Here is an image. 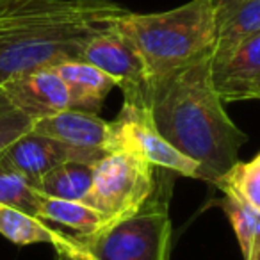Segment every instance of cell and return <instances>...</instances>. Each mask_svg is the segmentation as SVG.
<instances>
[{
  "mask_svg": "<svg viewBox=\"0 0 260 260\" xmlns=\"http://www.w3.org/2000/svg\"><path fill=\"white\" fill-rule=\"evenodd\" d=\"M32 119L15 109L0 89V153L4 152L13 141L30 132Z\"/></svg>",
  "mask_w": 260,
  "mask_h": 260,
  "instance_id": "d6986e66",
  "label": "cell"
},
{
  "mask_svg": "<svg viewBox=\"0 0 260 260\" xmlns=\"http://www.w3.org/2000/svg\"><path fill=\"white\" fill-rule=\"evenodd\" d=\"M249 255H251L255 260H260V242L253 246V249H251V253H249Z\"/></svg>",
  "mask_w": 260,
  "mask_h": 260,
  "instance_id": "7402d4cb",
  "label": "cell"
},
{
  "mask_svg": "<svg viewBox=\"0 0 260 260\" xmlns=\"http://www.w3.org/2000/svg\"><path fill=\"white\" fill-rule=\"evenodd\" d=\"M55 258L57 260H91L89 255H75V253H55Z\"/></svg>",
  "mask_w": 260,
  "mask_h": 260,
  "instance_id": "44dd1931",
  "label": "cell"
},
{
  "mask_svg": "<svg viewBox=\"0 0 260 260\" xmlns=\"http://www.w3.org/2000/svg\"><path fill=\"white\" fill-rule=\"evenodd\" d=\"M223 194L224 198L221 200V207L234 226L235 237L242 251V258L246 260L253 246L260 242V210H256L255 207L237 198L232 192H223Z\"/></svg>",
  "mask_w": 260,
  "mask_h": 260,
  "instance_id": "e0dca14e",
  "label": "cell"
},
{
  "mask_svg": "<svg viewBox=\"0 0 260 260\" xmlns=\"http://www.w3.org/2000/svg\"><path fill=\"white\" fill-rule=\"evenodd\" d=\"M260 75V32L246 38L224 61L212 64V80L224 102L246 100L248 87Z\"/></svg>",
  "mask_w": 260,
  "mask_h": 260,
  "instance_id": "4fadbf2b",
  "label": "cell"
},
{
  "mask_svg": "<svg viewBox=\"0 0 260 260\" xmlns=\"http://www.w3.org/2000/svg\"><path fill=\"white\" fill-rule=\"evenodd\" d=\"M0 89L15 109L32 121L70 109V93L54 66L16 73L0 82Z\"/></svg>",
  "mask_w": 260,
  "mask_h": 260,
  "instance_id": "9c48e42d",
  "label": "cell"
},
{
  "mask_svg": "<svg viewBox=\"0 0 260 260\" xmlns=\"http://www.w3.org/2000/svg\"><path fill=\"white\" fill-rule=\"evenodd\" d=\"M55 72L64 80L70 93V109L98 114L107 94L116 87V82L84 59L64 61L54 66Z\"/></svg>",
  "mask_w": 260,
  "mask_h": 260,
  "instance_id": "5bb4252c",
  "label": "cell"
},
{
  "mask_svg": "<svg viewBox=\"0 0 260 260\" xmlns=\"http://www.w3.org/2000/svg\"><path fill=\"white\" fill-rule=\"evenodd\" d=\"M104 150L79 148L68 145L55 138L41 136L36 132H27L22 138L13 141L4 152L0 160L8 164L11 170L18 171L30 184L38 182L45 173L64 162H89L94 164L105 157Z\"/></svg>",
  "mask_w": 260,
  "mask_h": 260,
  "instance_id": "ba28073f",
  "label": "cell"
},
{
  "mask_svg": "<svg viewBox=\"0 0 260 260\" xmlns=\"http://www.w3.org/2000/svg\"><path fill=\"white\" fill-rule=\"evenodd\" d=\"M249 98H258L260 100V75L249 84L248 93H246V100H249Z\"/></svg>",
  "mask_w": 260,
  "mask_h": 260,
  "instance_id": "ffe728a7",
  "label": "cell"
},
{
  "mask_svg": "<svg viewBox=\"0 0 260 260\" xmlns=\"http://www.w3.org/2000/svg\"><path fill=\"white\" fill-rule=\"evenodd\" d=\"M93 177L94 164L64 162L34 182V187L52 198L86 202L93 187Z\"/></svg>",
  "mask_w": 260,
  "mask_h": 260,
  "instance_id": "9a60e30c",
  "label": "cell"
},
{
  "mask_svg": "<svg viewBox=\"0 0 260 260\" xmlns=\"http://www.w3.org/2000/svg\"><path fill=\"white\" fill-rule=\"evenodd\" d=\"M112 138L111 152L138 153L152 162L155 168L171 170L178 175L191 178H202V168L198 162L178 152L159 130L152 119L148 107L125 102L119 114L111 121Z\"/></svg>",
  "mask_w": 260,
  "mask_h": 260,
  "instance_id": "8992f818",
  "label": "cell"
},
{
  "mask_svg": "<svg viewBox=\"0 0 260 260\" xmlns=\"http://www.w3.org/2000/svg\"><path fill=\"white\" fill-rule=\"evenodd\" d=\"M114 27L141 54L153 79L212 57L216 48V20L210 0H191L162 13H132L126 9Z\"/></svg>",
  "mask_w": 260,
  "mask_h": 260,
  "instance_id": "3957f363",
  "label": "cell"
},
{
  "mask_svg": "<svg viewBox=\"0 0 260 260\" xmlns=\"http://www.w3.org/2000/svg\"><path fill=\"white\" fill-rule=\"evenodd\" d=\"M38 217L70 228L82 237H89V235L100 232L105 223L104 216L96 209L87 205L86 202L52 198L43 192H41Z\"/></svg>",
  "mask_w": 260,
  "mask_h": 260,
  "instance_id": "2e32d148",
  "label": "cell"
},
{
  "mask_svg": "<svg viewBox=\"0 0 260 260\" xmlns=\"http://www.w3.org/2000/svg\"><path fill=\"white\" fill-rule=\"evenodd\" d=\"M155 184L152 162L138 153L119 150L94 162L93 187L86 203L104 216V228H107L138 212L152 196Z\"/></svg>",
  "mask_w": 260,
  "mask_h": 260,
  "instance_id": "5b68a950",
  "label": "cell"
},
{
  "mask_svg": "<svg viewBox=\"0 0 260 260\" xmlns=\"http://www.w3.org/2000/svg\"><path fill=\"white\" fill-rule=\"evenodd\" d=\"M125 11L114 0H0V82L82 59Z\"/></svg>",
  "mask_w": 260,
  "mask_h": 260,
  "instance_id": "7a4b0ae2",
  "label": "cell"
},
{
  "mask_svg": "<svg viewBox=\"0 0 260 260\" xmlns=\"http://www.w3.org/2000/svg\"><path fill=\"white\" fill-rule=\"evenodd\" d=\"M246 260H255V258H253V256H251V255H249V256H248V258H246Z\"/></svg>",
  "mask_w": 260,
  "mask_h": 260,
  "instance_id": "603a6c76",
  "label": "cell"
},
{
  "mask_svg": "<svg viewBox=\"0 0 260 260\" xmlns=\"http://www.w3.org/2000/svg\"><path fill=\"white\" fill-rule=\"evenodd\" d=\"M212 80V57L148 82L143 105L160 134L202 168V180L216 184L239 162L246 134L224 111Z\"/></svg>",
  "mask_w": 260,
  "mask_h": 260,
  "instance_id": "6da1fadb",
  "label": "cell"
},
{
  "mask_svg": "<svg viewBox=\"0 0 260 260\" xmlns=\"http://www.w3.org/2000/svg\"><path fill=\"white\" fill-rule=\"evenodd\" d=\"M0 234L20 246L45 242L54 246L55 253L89 255L84 248L82 239L77 234H68L64 230L50 226L48 221L15 207L0 205Z\"/></svg>",
  "mask_w": 260,
  "mask_h": 260,
  "instance_id": "8fae6325",
  "label": "cell"
},
{
  "mask_svg": "<svg viewBox=\"0 0 260 260\" xmlns=\"http://www.w3.org/2000/svg\"><path fill=\"white\" fill-rule=\"evenodd\" d=\"M30 132L55 138L79 148L104 150L105 153L111 152V121H105L94 112L66 109L59 114L32 121Z\"/></svg>",
  "mask_w": 260,
  "mask_h": 260,
  "instance_id": "30bf717a",
  "label": "cell"
},
{
  "mask_svg": "<svg viewBox=\"0 0 260 260\" xmlns=\"http://www.w3.org/2000/svg\"><path fill=\"white\" fill-rule=\"evenodd\" d=\"M216 20L212 64L224 61L246 38L260 32V0H210Z\"/></svg>",
  "mask_w": 260,
  "mask_h": 260,
  "instance_id": "7c38bea8",
  "label": "cell"
},
{
  "mask_svg": "<svg viewBox=\"0 0 260 260\" xmlns=\"http://www.w3.org/2000/svg\"><path fill=\"white\" fill-rule=\"evenodd\" d=\"M82 59L105 72L123 91L125 102L143 105L148 73L134 43L114 25L89 41Z\"/></svg>",
  "mask_w": 260,
  "mask_h": 260,
  "instance_id": "52a82bcc",
  "label": "cell"
},
{
  "mask_svg": "<svg viewBox=\"0 0 260 260\" xmlns=\"http://www.w3.org/2000/svg\"><path fill=\"white\" fill-rule=\"evenodd\" d=\"M214 185L260 210V153L248 162L239 160Z\"/></svg>",
  "mask_w": 260,
  "mask_h": 260,
  "instance_id": "ac0fdd59",
  "label": "cell"
},
{
  "mask_svg": "<svg viewBox=\"0 0 260 260\" xmlns=\"http://www.w3.org/2000/svg\"><path fill=\"white\" fill-rule=\"evenodd\" d=\"M159 170L155 189L138 212L89 237L79 235L91 260H171L170 202L175 171Z\"/></svg>",
  "mask_w": 260,
  "mask_h": 260,
  "instance_id": "277c9868",
  "label": "cell"
}]
</instances>
